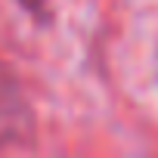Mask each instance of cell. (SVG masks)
<instances>
[{
	"instance_id": "6da1fadb",
	"label": "cell",
	"mask_w": 158,
	"mask_h": 158,
	"mask_svg": "<svg viewBox=\"0 0 158 158\" xmlns=\"http://www.w3.org/2000/svg\"><path fill=\"white\" fill-rule=\"evenodd\" d=\"M34 136V109L19 74L0 59V149L25 146Z\"/></svg>"
}]
</instances>
